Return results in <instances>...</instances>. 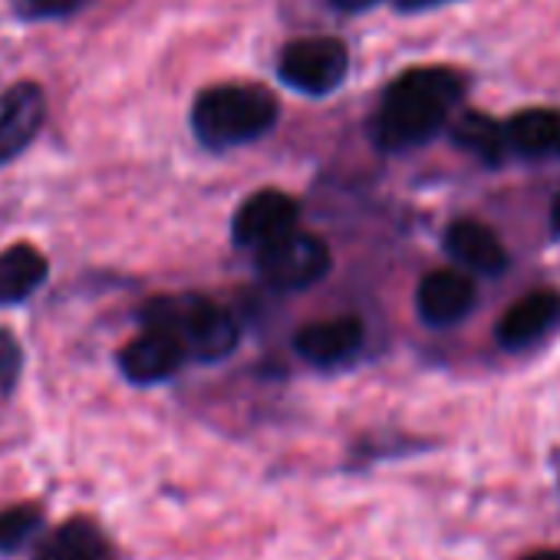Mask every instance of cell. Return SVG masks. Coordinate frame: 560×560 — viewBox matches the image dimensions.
Instances as JSON below:
<instances>
[{
	"mask_svg": "<svg viewBox=\"0 0 560 560\" xmlns=\"http://www.w3.org/2000/svg\"><path fill=\"white\" fill-rule=\"evenodd\" d=\"M465 93L462 73L448 67H412L389 83L373 116V142L383 152H406L435 139Z\"/></svg>",
	"mask_w": 560,
	"mask_h": 560,
	"instance_id": "1",
	"label": "cell"
},
{
	"mask_svg": "<svg viewBox=\"0 0 560 560\" xmlns=\"http://www.w3.org/2000/svg\"><path fill=\"white\" fill-rule=\"evenodd\" d=\"M277 100L254 83H218L195 96L191 132L208 149H234L260 139L277 122Z\"/></svg>",
	"mask_w": 560,
	"mask_h": 560,
	"instance_id": "2",
	"label": "cell"
},
{
	"mask_svg": "<svg viewBox=\"0 0 560 560\" xmlns=\"http://www.w3.org/2000/svg\"><path fill=\"white\" fill-rule=\"evenodd\" d=\"M139 324L172 334L195 363H218L237 347L234 314L201 294L155 298L139 311Z\"/></svg>",
	"mask_w": 560,
	"mask_h": 560,
	"instance_id": "3",
	"label": "cell"
},
{
	"mask_svg": "<svg viewBox=\"0 0 560 560\" xmlns=\"http://www.w3.org/2000/svg\"><path fill=\"white\" fill-rule=\"evenodd\" d=\"M350 70V50L337 37H304L284 47L277 73L291 90L307 96L334 93Z\"/></svg>",
	"mask_w": 560,
	"mask_h": 560,
	"instance_id": "4",
	"label": "cell"
},
{
	"mask_svg": "<svg viewBox=\"0 0 560 560\" xmlns=\"http://www.w3.org/2000/svg\"><path fill=\"white\" fill-rule=\"evenodd\" d=\"M260 277L277 291H304L330 270V247L304 231H291L257 254Z\"/></svg>",
	"mask_w": 560,
	"mask_h": 560,
	"instance_id": "5",
	"label": "cell"
},
{
	"mask_svg": "<svg viewBox=\"0 0 560 560\" xmlns=\"http://www.w3.org/2000/svg\"><path fill=\"white\" fill-rule=\"evenodd\" d=\"M298 201L288 191L260 188L250 198L241 201L231 221V234L241 247H254L257 254L270 247L273 241L298 231Z\"/></svg>",
	"mask_w": 560,
	"mask_h": 560,
	"instance_id": "6",
	"label": "cell"
},
{
	"mask_svg": "<svg viewBox=\"0 0 560 560\" xmlns=\"http://www.w3.org/2000/svg\"><path fill=\"white\" fill-rule=\"evenodd\" d=\"M47 122V93L34 80H21L0 93V168L11 165L40 136Z\"/></svg>",
	"mask_w": 560,
	"mask_h": 560,
	"instance_id": "7",
	"label": "cell"
},
{
	"mask_svg": "<svg viewBox=\"0 0 560 560\" xmlns=\"http://www.w3.org/2000/svg\"><path fill=\"white\" fill-rule=\"evenodd\" d=\"M188 363L185 347L159 330V327H142L139 337H132L122 350H119V370L129 383L136 386H155L172 380L182 366Z\"/></svg>",
	"mask_w": 560,
	"mask_h": 560,
	"instance_id": "8",
	"label": "cell"
},
{
	"mask_svg": "<svg viewBox=\"0 0 560 560\" xmlns=\"http://www.w3.org/2000/svg\"><path fill=\"white\" fill-rule=\"evenodd\" d=\"M475 280L465 270L455 267H442L422 277L419 294H416V307L419 317L432 327H448L458 324L462 317L471 314L475 307Z\"/></svg>",
	"mask_w": 560,
	"mask_h": 560,
	"instance_id": "9",
	"label": "cell"
},
{
	"mask_svg": "<svg viewBox=\"0 0 560 560\" xmlns=\"http://www.w3.org/2000/svg\"><path fill=\"white\" fill-rule=\"evenodd\" d=\"M363 324L357 317H334V320H317L298 330L294 350L311 363V366H340L353 360L363 347Z\"/></svg>",
	"mask_w": 560,
	"mask_h": 560,
	"instance_id": "10",
	"label": "cell"
},
{
	"mask_svg": "<svg viewBox=\"0 0 560 560\" xmlns=\"http://www.w3.org/2000/svg\"><path fill=\"white\" fill-rule=\"evenodd\" d=\"M560 317V294L557 291H534L524 294L517 304H511L498 320V343L508 350H521L534 340H540Z\"/></svg>",
	"mask_w": 560,
	"mask_h": 560,
	"instance_id": "11",
	"label": "cell"
},
{
	"mask_svg": "<svg viewBox=\"0 0 560 560\" xmlns=\"http://www.w3.org/2000/svg\"><path fill=\"white\" fill-rule=\"evenodd\" d=\"M34 560H116V547L96 521L70 517L37 544Z\"/></svg>",
	"mask_w": 560,
	"mask_h": 560,
	"instance_id": "12",
	"label": "cell"
},
{
	"mask_svg": "<svg viewBox=\"0 0 560 560\" xmlns=\"http://www.w3.org/2000/svg\"><path fill=\"white\" fill-rule=\"evenodd\" d=\"M445 250L455 257V264H462L471 273L494 277L508 267V250L498 241V234L471 218H462L445 231Z\"/></svg>",
	"mask_w": 560,
	"mask_h": 560,
	"instance_id": "13",
	"label": "cell"
},
{
	"mask_svg": "<svg viewBox=\"0 0 560 560\" xmlns=\"http://www.w3.org/2000/svg\"><path fill=\"white\" fill-rule=\"evenodd\" d=\"M50 273L47 257L34 244H11L0 250V307H18L34 298Z\"/></svg>",
	"mask_w": 560,
	"mask_h": 560,
	"instance_id": "14",
	"label": "cell"
},
{
	"mask_svg": "<svg viewBox=\"0 0 560 560\" xmlns=\"http://www.w3.org/2000/svg\"><path fill=\"white\" fill-rule=\"evenodd\" d=\"M508 152L521 159H560V109H524L504 122Z\"/></svg>",
	"mask_w": 560,
	"mask_h": 560,
	"instance_id": "15",
	"label": "cell"
},
{
	"mask_svg": "<svg viewBox=\"0 0 560 560\" xmlns=\"http://www.w3.org/2000/svg\"><path fill=\"white\" fill-rule=\"evenodd\" d=\"M452 139L478 155L481 162L488 165H498L504 155H508V132H504V122L485 116V113H462L452 126Z\"/></svg>",
	"mask_w": 560,
	"mask_h": 560,
	"instance_id": "16",
	"label": "cell"
},
{
	"mask_svg": "<svg viewBox=\"0 0 560 560\" xmlns=\"http://www.w3.org/2000/svg\"><path fill=\"white\" fill-rule=\"evenodd\" d=\"M47 524L40 504H14L0 511V557H11L24 550Z\"/></svg>",
	"mask_w": 560,
	"mask_h": 560,
	"instance_id": "17",
	"label": "cell"
},
{
	"mask_svg": "<svg viewBox=\"0 0 560 560\" xmlns=\"http://www.w3.org/2000/svg\"><path fill=\"white\" fill-rule=\"evenodd\" d=\"M24 373V347L11 330H0V399H11Z\"/></svg>",
	"mask_w": 560,
	"mask_h": 560,
	"instance_id": "18",
	"label": "cell"
},
{
	"mask_svg": "<svg viewBox=\"0 0 560 560\" xmlns=\"http://www.w3.org/2000/svg\"><path fill=\"white\" fill-rule=\"evenodd\" d=\"M86 4L90 0H14V14L21 21H63Z\"/></svg>",
	"mask_w": 560,
	"mask_h": 560,
	"instance_id": "19",
	"label": "cell"
},
{
	"mask_svg": "<svg viewBox=\"0 0 560 560\" xmlns=\"http://www.w3.org/2000/svg\"><path fill=\"white\" fill-rule=\"evenodd\" d=\"M442 4H452V0H396V11L419 14V11H432V8H442Z\"/></svg>",
	"mask_w": 560,
	"mask_h": 560,
	"instance_id": "20",
	"label": "cell"
},
{
	"mask_svg": "<svg viewBox=\"0 0 560 560\" xmlns=\"http://www.w3.org/2000/svg\"><path fill=\"white\" fill-rule=\"evenodd\" d=\"M380 0H330V8H337L340 14H360V11H370Z\"/></svg>",
	"mask_w": 560,
	"mask_h": 560,
	"instance_id": "21",
	"label": "cell"
},
{
	"mask_svg": "<svg viewBox=\"0 0 560 560\" xmlns=\"http://www.w3.org/2000/svg\"><path fill=\"white\" fill-rule=\"evenodd\" d=\"M550 231L553 237H560V195L553 198V208H550Z\"/></svg>",
	"mask_w": 560,
	"mask_h": 560,
	"instance_id": "22",
	"label": "cell"
},
{
	"mask_svg": "<svg viewBox=\"0 0 560 560\" xmlns=\"http://www.w3.org/2000/svg\"><path fill=\"white\" fill-rule=\"evenodd\" d=\"M521 560H560V550H534V553H527Z\"/></svg>",
	"mask_w": 560,
	"mask_h": 560,
	"instance_id": "23",
	"label": "cell"
}]
</instances>
